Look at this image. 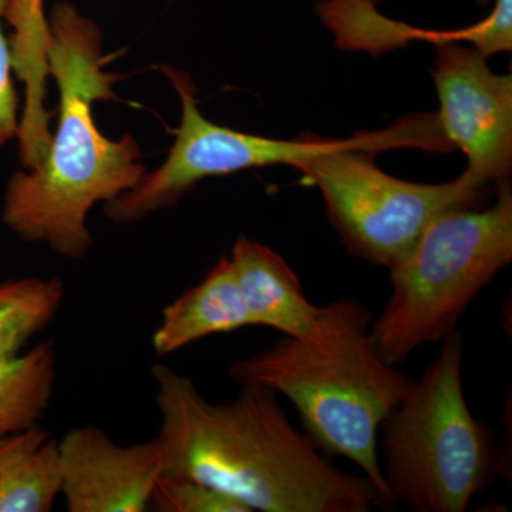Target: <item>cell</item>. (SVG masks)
Wrapping results in <instances>:
<instances>
[{"instance_id":"obj_1","label":"cell","mask_w":512,"mask_h":512,"mask_svg":"<svg viewBox=\"0 0 512 512\" xmlns=\"http://www.w3.org/2000/svg\"><path fill=\"white\" fill-rule=\"evenodd\" d=\"M156 383L163 473L208 485L249 512H367L380 504L366 476L333 466L296 429L278 393L241 384L229 403H212L190 377L151 367Z\"/></svg>"},{"instance_id":"obj_2","label":"cell","mask_w":512,"mask_h":512,"mask_svg":"<svg viewBox=\"0 0 512 512\" xmlns=\"http://www.w3.org/2000/svg\"><path fill=\"white\" fill-rule=\"evenodd\" d=\"M47 20L59 124L42 163L10 177L2 220L22 241L83 259L93 245L87 217L94 205L133 190L147 171L130 134L111 140L94 121L93 104L117 100L113 84L120 79L106 70L99 26L69 2L56 3Z\"/></svg>"},{"instance_id":"obj_3","label":"cell","mask_w":512,"mask_h":512,"mask_svg":"<svg viewBox=\"0 0 512 512\" xmlns=\"http://www.w3.org/2000/svg\"><path fill=\"white\" fill-rule=\"evenodd\" d=\"M370 328L372 315L362 303L338 299L322 306L318 336H284L232 363L229 376L285 396L320 450L349 458L387 505L379 431L412 379L380 356Z\"/></svg>"},{"instance_id":"obj_4","label":"cell","mask_w":512,"mask_h":512,"mask_svg":"<svg viewBox=\"0 0 512 512\" xmlns=\"http://www.w3.org/2000/svg\"><path fill=\"white\" fill-rule=\"evenodd\" d=\"M400 147L447 151L436 114L407 117L387 130L357 134L295 167L322 192L330 222L346 248L387 269L434 218L476 204L488 185L468 170L451 183L414 184L376 167V153Z\"/></svg>"},{"instance_id":"obj_5","label":"cell","mask_w":512,"mask_h":512,"mask_svg":"<svg viewBox=\"0 0 512 512\" xmlns=\"http://www.w3.org/2000/svg\"><path fill=\"white\" fill-rule=\"evenodd\" d=\"M511 259L510 184H500L488 210L444 211L389 268L392 293L370 328L377 352L396 366L417 349L443 342Z\"/></svg>"},{"instance_id":"obj_6","label":"cell","mask_w":512,"mask_h":512,"mask_svg":"<svg viewBox=\"0 0 512 512\" xmlns=\"http://www.w3.org/2000/svg\"><path fill=\"white\" fill-rule=\"evenodd\" d=\"M464 340L458 330L380 427L387 505L414 512H464L495 470L493 440L468 409Z\"/></svg>"},{"instance_id":"obj_7","label":"cell","mask_w":512,"mask_h":512,"mask_svg":"<svg viewBox=\"0 0 512 512\" xmlns=\"http://www.w3.org/2000/svg\"><path fill=\"white\" fill-rule=\"evenodd\" d=\"M163 72L180 94V127L163 165L133 188L104 204V214L119 224H133L171 208L205 178L235 174L249 168L289 165L295 168L313 156L335 150L346 140H275L218 126L202 116L190 77L173 67Z\"/></svg>"},{"instance_id":"obj_8","label":"cell","mask_w":512,"mask_h":512,"mask_svg":"<svg viewBox=\"0 0 512 512\" xmlns=\"http://www.w3.org/2000/svg\"><path fill=\"white\" fill-rule=\"evenodd\" d=\"M436 114L451 148L485 183H507L512 167V76L495 74L487 57L460 43L439 46L433 69Z\"/></svg>"},{"instance_id":"obj_9","label":"cell","mask_w":512,"mask_h":512,"mask_svg":"<svg viewBox=\"0 0 512 512\" xmlns=\"http://www.w3.org/2000/svg\"><path fill=\"white\" fill-rule=\"evenodd\" d=\"M60 495L70 512H144L163 473L157 439L123 446L96 426L57 441Z\"/></svg>"},{"instance_id":"obj_10","label":"cell","mask_w":512,"mask_h":512,"mask_svg":"<svg viewBox=\"0 0 512 512\" xmlns=\"http://www.w3.org/2000/svg\"><path fill=\"white\" fill-rule=\"evenodd\" d=\"M252 325L293 339H312L322 328V306L313 305L298 276L274 249L239 237L231 258Z\"/></svg>"},{"instance_id":"obj_11","label":"cell","mask_w":512,"mask_h":512,"mask_svg":"<svg viewBox=\"0 0 512 512\" xmlns=\"http://www.w3.org/2000/svg\"><path fill=\"white\" fill-rule=\"evenodd\" d=\"M3 20L13 29L9 37L13 73L25 86V106L19 124V156L25 170L42 163L52 140L46 110L47 46L50 40L45 0H6Z\"/></svg>"},{"instance_id":"obj_12","label":"cell","mask_w":512,"mask_h":512,"mask_svg":"<svg viewBox=\"0 0 512 512\" xmlns=\"http://www.w3.org/2000/svg\"><path fill=\"white\" fill-rule=\"evenodd\" d=\"M252 325L231 259L222 255L200 284L165 306L153 335L158 356H168L198 340Z\"/></svg>"},{"instance_id":"obj_13","label":"cell","mask_w":512,"mask_h":512,"mask_svg":"<svg viewBox=\"0 0 512 512\" xmlns=\"http://www.w3.org/2000/svg\"><path fill=\"white\" fill-rule=\"evenodd\" d=\"M60 495L57 440L40 424L0 439V512H50Z\"/></svg>"},{"instance_id":"obj_14","label":"cell","mask_w":512,"mask_h":512,"mask_svg":"<svg viewBox=\"0 0 512 512\" xmlns=\"http://www.w3.org/2000/svg\"><path fill=\"white\" fill-rule=\"evenodd\" d=\"M56 376L52 342L0 360V439L40 424L52 402Z\"/></svg>"},{"instance_id":"obj_15","label":"cell","mask_w":512,"mask_h":512,"mask_svg":"<svg viewBox=\"0 0 512 512\" xmlns=\"http://www.w3.org/2000/svg\"><path fill=\"white\" fill-rule=\"evenodd\" d=\"M60 278L10 279L0 284V360L19 355L62 308Z\"/></svg>"},{"instance_id":"obj_16","label":"cell","mask_w":512,"mask_h":512,"mask_svg":"<svg viewBox=\"0 0 512 512\" xmlns=\"http://www.w3.org/2000/svg\"><path fill=\"white\" fill-rule=\"evenodd\" d=\"M148 510L158 512H249L228 495L191 478L161 474Z\"/></svg>"},{"instance_id":"obj_17","label":"cell","mask_w":512,"mask_h":512,"mask_svg":"<svg viewBox=\"0 0 512 512\" xmlns=\"http://www.w3.org/2000/svg\"><path fill=\"white\" fill-rule=\"evenodd\" d=\"M6 0H0V148L19 133V96L13 82L12 55L9 39L3 32V10Z\"/></svg>"},{"instance_id":"obj_18","label":"cell","mask_w":512,"mask_h":512,"mask_svg":"<svg viewBox=\"0 0 512 512\" xmlns=\"http://www.w3.org/2000/svg\"><path fill=\"white\" fill-rule=\"evenodd\" d=\"M359 2L369 3V5L376 6V5H377V3H379V2H380V0H359Z\"/></svg>"}]
</instances>
